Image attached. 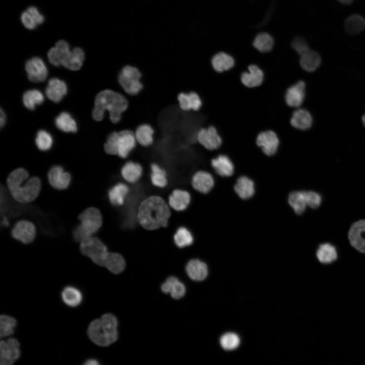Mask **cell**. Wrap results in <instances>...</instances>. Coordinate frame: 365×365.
Segmentation results:
<instances>
[{
	"label": "cell",
	"mask_w": 365,
	"mask_h": 365,
	"mask_svg": "<svg viewBox=\"0 0 365 365\" xmlns=\"http://www.w3.org/2000/svg\"><path fill=\"white\" fill-rule=\"evenodd\" d=\"M70 51L68 43L64 40L58 41L55 47L51 48L48 52L50 62L55 66L63 65V63Z\"/></svg>",
	"instance_id": "cell-20"
},
{
	"label": "cell",
	"mask_w": 365,
	"mask_h": 365,
	"mask_svg": "<svg viewBox=\"0 0 365 365\" xmlns=\"http://www.w3.org/2000/svg\"><path fill=\"white\" fill-rule=\"evenodd\" d=\"M345 30L349 34H356L365 27V20L360 15L353 14L349 16L345 21Z\"/></svg>",
	"instance_id": "cell-40"
},
{
	"label": "cell",
	"mask_w": 365,
	"mask_h": 365,
	"mask_svg": "<svg viewBox=\"0 0 365 365\" xmlns=\"http://www.w3.org/2000/svg\"><path fill=\"white\" fill-rule=\"evenodd\" d=\"M99 364L98 360L94 358L88 359L84 363V364L86 365H98Z\"/></svg>",
	"instance_id": "cell-52"
},
{
	"label": "cell",
	"mask_w": 365,
	"mask_h": 365,
	"mask_svg": "<svg viewBox=\"0 0 365 365\" xmlns=\"http://www.w3.org/2000/svg\"><path fill=\"white\" fill-rule=\"evenodd\" d=\"M173 239L176 245L179 248L190 246L194 241L191 232L185 227H180L177 229L174 235Z\"/></svg>",
	"instance_id": "cell-42"
},
{
	"label": "cell",
	"mask_w": 365,
	"mask_h": 365,
	"mask_svg": "<svg viewBox=\"0 0 365 365\" xmlns=\"http://www.w3.org/2000/svg\"><path fill=\"white\" fill-rule=\"evenodd\" d=\"M22 100L27 108L33 110L37 105L41 104L44 102V96L39 90H28L24 93Z\"/></svg>",
	"instance_id": "cell-39"
},
{
	"label": "cell",
	"mask_w": 365,
	"mask_h": 365,
	"mask_svg": "<svg viewBox=\"0 0 365 365\" xmlns=\"http://www.w3.org/2000/svg\"><path fill=\"white\" fill-rule=\"evenodd\" d=\"M45 17L38 9L34 6L29 7L21 15V21L24 26L29 30L35 29L38 25L42 24Z\"/></svg>",
	"instance_id": "cell-25"
},
{
	"label": "cell",
	"mask_w": 365,
	"mask_h": 365,
	"mask_svg": "<svg viewBox=\"0 0 365 365\" xmlns=\"http://www.w3.org/2000/svg\"><path fill=\"white\" fill-rule=\"evenodd\" d=\"M0 117V125L1 127H2L5 125L6 122V114L2 109L1 110Z\"/></svg>",
	"instance_id": "cell-51"
},
{
	"label": "cell",
	"mask_w": 365,
	"mask_h": 365,
	"mask_svg": "<svg viewBox=\"0 0 365 365\" xmlns=\"http://www.w3.org/2000/svg\"><path fill=\"white\" fill-rule=\"evenodd\" d=\"M191 183L195 190L204 194L210 192L215 186L214 177L205 170L197 171L192 177Z\"/></svg>",
	"instance_id": "cell-17"
},
{
	"label": "cell",
	"mask_w": 365,
	"mask_h": 365,
	"mask_svg": "<svg viewBox=\"0 0 365 365\" xmlns=\"http://www.w3.org/2000/svg\"><path fill=\"white\" fill-rule=\"evenodd\" d=\"M128 104V100L124 93L110 89H103L95 97L92 117L96 121H101L107 112L110 121L117 124L121 121Z\"/></svg>",
	"instance_id": "cell-1"
},
{
	"label": "cell",
	"mask_w": 365,
	"mask_h": 365,
	"mask_svg": "<svg viewBox=\"0 0 365 365\" xmlns=\"http://www.w3.org/2000/svg\"><path fill=\"white\" fill-rule=\"evenodd\" d=\"M50 185L54 188L62 190L67 188L71 180L70 174L64 170L60 166L52 167L48 173Z\"/></svg>",
	"instance_id": "cell-18"
},
{
	"label": "cell",
	"mask_w": 365,
	"mask_h": 365,
	"mask_svg": "<svg viewBox=\"0 0 365 365\" xmlns=\"http://www.w3.org/2000/svg\"><path fill=\"white\" fill-rule=\"evenodd\" d=\"M61 298L63 302L68 306L76 307L82 303L83 295L78 288L74 286H68L62 290Z\"/></svg>",
	"instance_id": "cell-37"
},
{
	"label": "cell",
	"mask_w": 365,
	"mask_h": 365,
	"mask_svg": "<svg viewBox=\"0 0 365 365\" xmlns=\"http://www.w3.org/2000/svg\"><path fill=\"white\" fill-rule=\"evenodd\" d=\"M81 253L89 257L95 264L104 266L109 251L106 245L97 237H90L80 242Z\"/></svg>",
	"instance_id": "cell-7"
},
{
	"label": "cell",
	"mask_w": 365,
	"mask_h": 365,
	"mask_svg": "<svg viewBox=\"0 0 365 365\" xmlns=\"http://www.w3.org/2000/svg\"><path fill=\"white\" fill-rule=\"evenodd\" d=\"M312 121V117L307 110L299 108L294 112L290 123L296 129L306 130L311 127Z\"/></svg>",
	"instance_id": "cell-31"
},
{
	"label": "cell",
	"mask_w": 365,
	"mask_h": 365,
	"mask_svg": "<svg viewBox=\"0 0 365 365\" xmlns=\"http://www.w3.org/2000/svg\"><path fill=\"white\" fill-rule=\"evenodd\" d=\"M171 215L168 205L158 196H151L142 201L139 206L137 218L145 229L154 230L165 227Z\"/></svg>",
	"instance_id": "cell-2"
},
{
	"label": "cell",
	"mask_w": 365,
	"mask_h": 365,
	"mask_svg": "<svg viewBox=\"0 0 365 365\" xmlns=\"http://www.w3.org/2000/svg\"><path fill=\"white\" fill-rule=\"evenodd\" d=\"M118 320L111 313H106L89 324L87 334L90 339L100 346H107L118 339Z\"/></svg>",
	"instance_id": "cell-4"
},
{
	"label": "cell",
	"mask_w": 365,
	"mask_h": 365,
	"mask_svg": "<svg viewBox=\"0 0 365 365\" xmlns=\"http://www.w3.org/2000/svg\"><path fill=\"white\" fill-rule=\"evenodd\" d=\"M6 183L13 199L22 203L34 201L41 189L40 179L36 176L29 177L28 172L22 168L12 171L9 174Z\"/></svg>",
	"instance_id": "cell-3"
},
{
	"label": "cell",
	"mask_w": 365,
	"mask_h": 365,
	"mask_svg": "<svg viewBox=\"0 0 365 365\" xmlns=\"http://www.w3.org/2000/svg\"><path fill=\"white\" fill-rule=\"evenodd\" d=\"M191 196L185 190L175 189L173 191L168 198V205L176 211H183L189 206Z\"/></svg>",
	"instance_id": "cell-28"
},
{
	"label": "cell",
	"mask_w": 365,
	"mask_h": 365,
	"mask_svg": "<svg viewBox=\"0 0 365 365\" xmlns=\"http://www.w3.org/2000/svg\"><path fill=\"white\" fill-rule=\"evenodd\" d=\"M197 141L209 151L217 150L222 144V139L216 128L213 125L200 128L197 133Z\"/></svg>",
	"instance_id": "cell-8"
},
{
	"label": "cell",
	"mask_w": 365,
	"mask_h": 365,
	"mask_svg": "<svg viewBox=\"0 0 365 365\" xmlns=\"http://www.w3.org/2000/svg\"><path fill=\"white\" fill-rule=\"evenodd\" d=\"M142 171L141 165L138 162L131 160L127 161L121 169L123 178L130 183L136 182L140 178Z\"/></svg>",
	"instance_id": "cell-30"
},
{
	"label": "cell",
	"mask_w": 365,
	"mask_h": 365,
	"mask_svg": "<svg viewBox=\"0 0 365 365\" xmlns=\"http://www.w3.org/2000/svg\"><path fill=\"white\" fill-rule=\"evenodd\" d=\"M141 77V72L136 66H123L118 73V81L124 94L132 96L139 93L143 87Z\"/></svg>",
	"instance_id": "cell-6"
},
{
	"label": "cell",
	"mask_w": 365,
	"mask_h": 365,
	"mask_svg": "<svg viewBox=\"0 0 365 365\" xmlns=\"http://www.w3.org/2000/svg\"><path fill=\"white\" fill-rule=\"evenodd\" d=\"M129 192V189L126 185L121 182L117 184L108 192L110 202L115 206L122 205Z\"/></svg>",
	"instance_id": "cell-35"
},
{
	"label": "cell",
	"mask_w": 365,
	"mask_h": 365,
	"mask_svg": "<svg viewBox=\"0 0 365 365\" xmlns=\"http://www.w3.org/2000/svg\"><path fill=\"white\" fill-rule=\"evenodd\" d=\"M341 3L345 5L351 4L353 0H338Z\"/></svg>",
	"instance_id": "cell-53"
},
{
	"label": "cell",
	"mask_w": 365,
	"mask_h": 365,
	"mask_svg": "<svg viewBox=\"0 0 365 365\" xmlns=\"http://www.w3.org/2000/svg\"><path fill=\"white\" fill-rule=\"evenodd\" d=\"M55 125L59 130L65 132H76L78 129L77 124L67 112L61 113L55 119Z\"/></svg>",
	"instance_id": "cell-38"
},
{
	"label": "cell",
	"mask_w": 365,
	"mask_h": 365,
	"mask_svg": "<svg viewBox=\"0 0 365 365\" xmlns=\"http://www.w3.org/2000/svg\"><path fill=\"white\" fill-rule=\"evenodd\" d=\"M349 229L360 234H365V220H360L353 223Z\"/></svg>",
	"instance_id": "cell-50"
},
{
	"label": "cell",
	"mask_w": 365,
	"mask_h": 365,
	"mask_svg": "<svg viewBox=\"0 0 365 365\" xmlns=\"http://www.w3.org/2000/svg\"><path fill=\"white\" fill-rule=\"evenodd\" d=\"M210 165L216 174L221 177H231L235 175V165L229 157L220 154L213 158Z\"/></svg>",
	"instance_id": "cell-15"
},
{
	"label": "cell",
	"mask_w": 365,
	"mask_h": 365,
	"mask_svg": "<svg viewBox=\"0 0 365 365\" xmlns=\"http://www.w3.org/2000/svg\"><path fill=\"white\" fill-rule=\"evenodd\" d=\"M291 46L300 55L309 50L306 41L301 36L295 37L292 41Z\"/></svg>",
	"instance_id": "cell-49"
},
{
	"label": "cell",
	"mask_w": 365,
	"mask_h": 365,
	"mask_svg": "<svg viewBox=\"0 0 365 365\" xmlns=\"http://www.w3.org/2000/svg\"><path fill=\"white\" fill-rule=\"evenodd\" d=\"M16 325V319L10 316L2 315L0 317V337H6L12 335Z\"/></svg>",
	"instance_id": "cell-44"
},
{
	"label": "cell",
	"mask_w": 365,
	"mask_h": 365,
	"mask_svg": "<svg viewBox=\"0 0 365 365\" xmlns=\"http://www.w3.org/2000/svg\"><path fill=\"white\" fill-rule=\"evenodd\" d=\"M126 262L123 257L117 252H109L104 266L114 274H119L125 269Z\"/></svg>",
	"instance_id": "cell-36"
},
{
	"label": "cell",
	"mask_w": 365,
	"mask_h": 365,
	"mask_svg": "<svg viewBox=\"0 0 365 365\" xmlns=\"http://www.w3.org/2000/svg\"><path fill=\"white\" fill-rule=\"evenodd\" d=\"M138 144L143 147H149L154 142L155 129L148 123L139 125L134 131Z\"/></svg>",
	"instance_id": "cell-26"
},
{
	"label": "cell",
	"mask_w": 365,
	"mask_h": 365,
	"mask_svg": "<svg viewBox=\"0 0 365 365\" xmlns=\"http://www.w3.org/2000/svg\"><path fill=\"white\" fill-rule=\"evenodd\" d=\"M287 203L296 215L300 216L303 215L308 206L305 190L290 191L287 196Z\"/></svg>",
	"instance_id": "cell-24"
},
{
	"label": "cell",
	"mask_w": 365,
	"mask_h": 365,
	"mask_svg": "<svg viewBox=\"0 0 365 365\" xmlns=\"http://www.w3.org/2000/svg\"><path fill=\"white\" fill-rule=\"evenodd\" d=\"M307 206L310 208L316 209L320 207L322 201V195L313 190H305Z\"/></svg>",
	"instance_id": "cell-48"
},
{
	"label": "cell",
	"mask_w": 365,
	"mask_h": 365,
	"mask_svg": "<svg viewBox=\"0 0 365 365\" xmlns=\"http://www.w3.org/2000/svg\"><path fill=\"white\" fill-rule=\"evenodd\" d=\"M45 91L47 97L51 101L58 102L67 93V87L63 81L54 78L49 81Z\"/></svg>",
	"instance_id": "cell-21"
},
{
	"label": "cell",
	"mask_w": 365,
	"mask_h": 365,
	"mask_svg": "<svg viewBox=\"0 0 365 365\" xmlns=\"http://www.w3.org/2000/svg\"><path fill=\"white\" fill-rule=\"evenodd\" d=\"M362 121L363 125L365 126V114L362 117Z\"/></svg>",
	"instance_id": "cell-54"
},
{
	"label": "cell",
	"mask_w": 365,
	"mask_h": 365,
	"mask_svg": "<svg viewBox=\"0 0 365 365\" xmlns=\"http://www.w3.org/2000/svg\"><path fill=\"white\" fill-rule=\"evenodd\" d=\"M150 168L151 180L152 184L159 188L166 187L168 181L165 170L156 163H152Z\"/></svg>",
	"instance_id": "cell-41"
},
{
	"label": "cell",
	"mask_w": 365,
	"mask_h": 365,
	"mask_svg": "<svg viewBox=\"0 0 365 365\" xmlns=\"http://www.w3.org/2000/svg\"><path fill=\"white\" fill-rule=\"evenodd\" d=\"M118 131H113L107 135L103 145L105 153L107 155L117 156Z\"/></svg>",
	"instance_id": "cell-46"
},
{
	"label": "cell",
	"mask_w": 365,
	"mask_h": 365,
	"mask_svg": "<svg viewBox=\"0 0 365 365\" xmlns=\"http://www.w3.org/2000/svg\"><path fill=\"white\" fill-rule=\"evenodd\" d=\"M220 344L225 350H233L239 346L240 339L238 336L235 333H227L221 337Z\"/></svg>",
	"instance_id": "cell-47"
},
{
	"label": "cell",
	"mask_w": 365,
	"mask_h": 365,
	"mask_svg": "<svg viewBox=\"0 0 365 365\" xmlns=\"http://www.w3.org/2000/svg\"><path fill=\"white\" fill-rule=\"evenodd\" d=\"M256 143L266 156L271 157L276 154L279 145V140L273 131L267 130L261 132L258 135Z\"/></svg>",
	"instance_id": "cell-13"
},
{
	"label": "cell",
	"mask_w": 365,
	"mask_h": 365,
	"mask_svg": "<svg viewBox=\"0 0 365 365\" xmlns=\"http://www.w3.org/2000/svg\"><path fill=\"white\" fill-rule=\"evenodd\" d=\"M12 237L24 244L32 242L35 239L36 229L34 225L27 220L17 222L11 231Z\"/></svg>",
	"instance_id": "cell-14"
},
{
	"label": "cell",
	"mask_w": 365,
	"mask_h": 365,
	"mask_svg": "<svg viewBox=\"0 0 365 365\" xmlns=\"http://www.w3.org/2000/svg\"><path fill=\"white\" fill-rule=\"evenodd\" d=\"M85 59L83 50L76 47L69 52L66 57L63 66L71 70H77L81 68Z\"/></svg>",
	"instance_id": "cell-33"
},
{
	"label": "cell",
	"mask_w": 365,
	"mask_h": 365,
	"mask_svg": "<svg viewBox=\"0 0 365 365\" xmlns=\"http://www.w3.org/2000/svg\"><path fill=\"white\" fill-rule=\"evenodd\" d=\"M186 270L188 276L194 281H202L208 274L206 264L198 259L190 260L186 265Z\"/></svg>",
	"instance_id": "cell-27"
},
{
	"label": "cell",
	"mask_w": 365,
	"mask_h": 365,
	"mask_svg": "<svg viewBox=\"0 0 365 365\" xmlns=\"http://www.w3.org/2000/svg\"><path fill=\"white\" fill-rule=\"evenodd\" d=\"M211 64L214 71L222 72L232 68L235 64V60L230 55L219 52L212 56Z\"/></svg>",
	"instance_id": "cell-32"
},
{
	"label": "cell",
	"mask_w": 365,
	"mask_h": 365,
	"mask_svg": "<svg viewBox=\"0 0 365 365\" xmlns=\"http://www.w3.org/2000/svg\"><path fill=\"white\" fill-rule=\"evenodd\" d=\"M305 96V83L299 81L290 86L285 94L286 104L292 107H299L303 103Z\"/></svg>",
	"instance_id": "cell-19"
},
{
	"label": "cell",
	"mask_w": 365,
	"mask_h": 365,
	"mask_svg": "<svg viewBox=\"0 0 365 365\" xmlns=\"http://www.w3.org/2000/svg\"><path fill=\"white\" fill-rule=\"evenodd\" d=\"M28 79L33 82H41L48 76V68L43 60L33 57L28 60L25 65Z\"/></svg>",
	"instance_id": "cell-10"
},
{
	"label": "cell",
	"mask_w": 365,
	"mask_h": 365,
	"mask_svg": "<svg viewBox=\"0 0 365 365\" xmlns=\"http://www.w3.org/2000/svg\"><path fill=\"white\" fill-rule=\"evenodd\" d=\"M137 145L133 131L124 129L118 131V157L126 160Z\"/></svg>",
	"instance_id": "cell-11"
},
{
	"label": "cell",
	"mask_w": 365,
	"mask_h": 365,
	"mask_svg": "<svg viewBox=\"0 0 365 365\" xmlns=\"http://www.w3.org/2000/svg\"><path fill=\"white\" fill-rule=\"evenodd\" d=\"M162 291L165 294H170L175 299L181 298L186 293L185 285L175 276H170L162 283Z\"/></svg>",
	"instance_id": "cell-29"
},
{
	"label": "cell",
	"mask_w": 365,
	"mask_h": 365,
	"mask_svg": "<svg viewBox=\"0 0 365 365\" xmlns=\"http://www.w3.org/2000/svg\"><path fill=\"white\" fill-rule=\"evenodd\" d=\"M20 344L14 338L2 340L0 343V363L2 365H11L20 356Z\"/></svg>",
	"instance_id": "cell-9"
},
{
	"label": "cell",
	"mask_w": 365,
	"mask_h": 365,
	"mask_svg": "<svg viewBox=\"0 0 365 365\" xmlns=\"http://www.w3.org/2000/svg\"><path fill=\"white\" fill-rule=\"evenodd\" d=\"M248 71L243 72L240 77L243 85L248 88H254L260 86L264 80V72L257 65H250Z\"/></svg>",
	"instance_id": "cell-23"
},
{
	"label": "cell",
	"mask_w": 365,
	"mask_h": 365,
	"mask_svg": "<svg viewBox=\"0 0 365 365\" xmlns=\"http://www.w3.org/2000/svg\"><path fill=\"white\" fill-rule=\"evenodd\" d=\"M35 143L39 150L43 151H48L52 147L53 138L48 131L41 130L36 134Z\"/></svg>",
	"instance_id": "cell-45"
},
{
	"label": "cell",
	"mask_w": 365,
	"mask_h": 365,
	"mask_svg": "<svg viewBox=\"0 0 365 365\" xmlns=\"http://www.w3.org/2000/svg\"><path fill=\"white\" fill-rule=\"evenodd\" d=\"M78 219L80 223L74 229L73 236L76 241L80 242L92 236L99 230L102 224L100 211L94 207L84 210L79 215Z\"/></svg>",
	"instance_id": "cell-5"
},
{
	"label": "cell",
	"mask_w": 365,
	"mask_h": 365,
	"mask_svg": "<svg viewBox=\"0 0 365 365\" xmlns=\"http://www.w3.org/2000/svg\"><path fill=\"white\" fill-rule=\"evenodd\" d=\"M233 190L240 199L248 200L255 195L256 184L252 178L242 174L237 177L233 185Z\"/></svg>",
	"instance_id": "cell-12"
},
{
	"label": "cell",
	"mask_w": 365,
	"mask_h": 365,
	"mask_svg": "<svg viewBox=\"0 0 365 365\" xmlns=\"http://www.w3.org/2000/svg\"><path fill=\"white\" fill-rule=\"evenodd\" d=\"M274 45V40L272 36L268 33H259L253 42V46L261 52L270 51Z\"/></svg>",
	"instance_id": "cell-43"
},
{
	"label": "cell",
	"mask_w": 365,
	"mask_h": 365,
	"mask_svg": "<svg viewBox=\"0 0 365 365\" xmlns=\"http://www.w3.org/2000/svg\"><path fill=\"white\" fill-rule=\"evenodd\" d=\"M321 61L319 54L312 50H309L300 55V65L308 72H312L317 69L320 65Z\"/></svg>",
	"instance_id": "cell-34"
},
{
	"label": "cell",
	"mask_w": 365,
	"mask_h": 365,
	"mask_svg": "<svg viewBox=\"0 0 365 365\" xmlns=\"http://www.w3.org/2000/svg\"><path fill=\"white\" fill-rule=\"evenodd\" d=\"M316 257L321 264L328 265L338 260V252L337 247L330 242L321 243L316 250Z\"/></svg>",
	"instance_id": "cell-22"
},
{
	"label": "cell",
	"mask_w": 365,
	"mask_h": 365,
	"mask_svg": "<svg viewBox=\"0 0 365 365\" xmlns=\"http://www.w3.org/2000/svg\"><path fill=\"white\" fill-rule=\"evenodd\" d=\"M178 106L185 112L199 111L203 106V100L196 91L181 92L177 95Z\"/></svg>",
	"instance_id": "cell-16"
}]
</instances>
